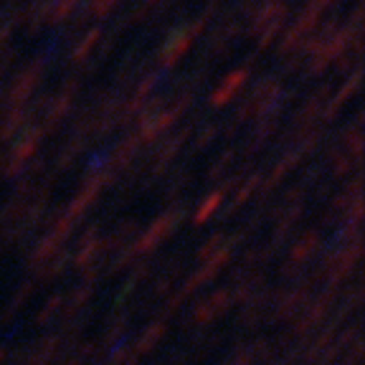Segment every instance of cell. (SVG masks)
I'll list each match as a JSON object with an SVG mask.
<instances>
[{"instance_id": "7402d4cb", "label": "cell", "mask_w": 365, "mask_h": 365, "mask_svg": "<svg viewBox=\"0 0 365 365\" xmlns=\"http://www.w3.org/2000/svg\"><path fill=\"white\" fill-rule=\"evenodd\" d=\"M224 244H226V236L224 234H213L211 239H208V241L198 249V259L200 261H208L213 256V254L218 251V249L224 246Z\"/></svg>"}, {"instance_id": "5bb4252c", "label": "cell", "mask_w": 365, "mask_h": 365, "mask_svg": "<svg viewBox=\"0 0 365 365\" xmlns=\"http://www.w3.org/2000/svg\"><path fill=\"white\" fill-rule=\"evenodd\" d=\"M224 190L218 188V190H213L211 195H206V198H203V203H200L198 206V211H195V216H193V224L195 226H203V224H208V221H211V216L213 213L218 211V206H221V203H224Z\"/></svg>"}, {"instance_id": "ba28073f", "label": "cell", "mask_w": 365, "mask_h": 365, "mask_svg": "<svg viewBox=\"0 0 365 365\" xmlns=\"http://www.w3.org/2000/svg\"><path fill=\"white\" fill-rule=\"evenodd\" d=\"M38 287H41V284L36 282V279H28V282L21 284V287L16 289V295L11 297V302L6 305L3 315H0V322H11V320L16 317V315L21 312V310H23V305L31 300V297H33V292H36Z\"/></svg>"}, {"instance_id": "d6986e66", "label": "cell", "mask_w": 365, "mask_h": 365, "mask_svg": "<svg viewBox=\"0 0 365 365\" xmlns=\"http://www.w3.org/2000/svg\"><path fill=\"white\" fill-rule=\"evenodd\" d=\"M300 158H302V153L287 155V158H284L282 163H279V165L274 168V170H271V175H269V180H266V188H264V190H271L274 185H277V182H282V178L287 175V173L297 165V160H300Z\"/></svg>"}, {"instance_id": "f546056e", "label": "cell", "mask_w": 365, "mask_h": 365, "mask_svg": "<svg viewBox=\"0 0 365 365\" xmlns=\"http://www.w3.org/2000/svg\"><path fill=\"white\" fill-rule=\"evenodd\" d=\"M6 355H8V350H6V348H3V345H0V365L6 363Z\"/></svg>"}, {"instance_id": "44dd1931", "label": "cell", "mask_w": 365, "mask_h": 365, "mask_svg": "<svg viewBox=\"0 0 365 365\" xmlns=\"http://www.w3.org/2000/svg\"><path fill=\"white\" fill-rule=\"evenodd\" d=\"M23 119H26V114L21 112V109H13V112L6 117V122L0 124V140H11V137L23 127Z\"/></svg>"}, {"instance_id": "f1b7e54d", "label": "cell", "mask_w": 365, "mask_h": 365, "mask_svg": "<svg viewBox=\"0 0 365 365\" xmlns=\"http://www.w3.org/2000/svg\"><path fill=\"white\" fill-rule=\"evenodd\" d=\"M213 135H216V127H213V124H208V127H206V130H203V132H200V137H198V145H195V148H206V145H208V142H211V137Z\"/></svg>"}, {"instance_id": "83f0119b", "label": "cell", "mask_w": 365, "mask_h": 365, "mask_svg": "<svg viewBox=\"0 0 365 365\" xmlns=\"http://www.w3.org/2000/svg\"><path fill=\"white\" fill-rule=\"evenodd\" d=\"M185 180H188V175H185V173H180V175H175V178H173L170 188H168V198H173V195H175L178 190H180L182 185H185Z\"/></svg>"}, {"instance_id": "277c9868", "label": "cell", "mask_w": 365, "mask_h": 365, "mask_svg": "<svg viewBox=\"0 0 365 365\" xmlns=\"http://www.w3.org/2000/svg\"><path fill=\"white\" fill-rule=\"evenodd\" d=\"M127 327H130V317H127L124 312L109 315L104 332H102V340L97 342V348H99L102 353H104V350H112L114 345H119V342L124 340V335H127Z\"/></svg>"}, {"instance_id": "4fadbf2b", "label": "cell", "mask_w": 365, "mask_h": 365, "mask_svg": "<svg viewBox=\"0 0 365 365\" xmlns=\"http://www.w3.org/2000/svg\"><path fill=\"white\" fill-rule=\"evenodd\" d=\"M360 305H363V287H360V282H355V284H350V287H345V297H342L335 320L342 322V320L348 317V315H353Z\"/></svg>"}, {"instance_id": "7a4b0ae2", "label": "cell", "mask_w": 365, "mask_h": 365, "mask_svg": "<svg viewBox=\"0 0 365 365\" xmlns=\"http://www.w3.org/2000/svg\"><path fill=\"white\" fill-rule=\"evenodd\" d=\"M182 218H185V206H173V208H168L160 218H155L153 224H150V229L142 236H137L135 244H132V249H135L137 256L155 251L160 244L165 241L168 236L175 234V229L180 226Z\"/></svg>"}, {"instance_id": "4316f807", "label": "cell", "mask_w": 365, "mask_h": 365, "mask_svg": "<svg viewBox=\"0 0 365 365\" xmlns=\"http://www.w3.org/2000/svg\"><path fill=\"white\" fill-rule=\"evenodd\" d=\"M117 3V0H94V16H107V13L112 11V6Z\"/></svg>"}, {"instance_id": "8992f818", "label": "cell", "mask_w": 365, "mask_h": 365, "mask_svg": "<svg viewBox=\"0 0 365 365\" xmlns=\"http://www.w3.org/2000/svg\"><path fill=\"white\" fill-rule=\"evenodd\" d=\"M320 246H322V239H320L317 231H307L300 241L292 244L287 261H292V264H300V266H307V264H310V259H312L315 254H317Z\"/></svg>"}, {"instance_id": "2e32d148", "label": "cell", "mask_w": 365, "mask_h": 365, "mask_svg": "<svg viewBox=\"0 0 365 365\" xmlns=\"http://www.w3.org/2000/svg\"><path fill=\"white\" fill-rule=\"evenodd\" d=\"M61 307H64V295H61V292H56V295L48 297L46 305L38 310V315H36V325L46 327V325L51 322L56 315H61Z\"/></svg>"}, {"instance_id": "9c48e42d", "label": "cell", "mask_w": 365, "mask_h": 365, "mask_svg": "<svg viewBox=\"0 0 365 365\" xmlns=\"http://www.w3.org/2000/svg\"><path fill=\"white\" fill-rule=\"evenodd\" d=\"M246 77H249L246 69H239V71H234V74H229L226 82L221 84V89L213 94V104L218 107V104H226L229 99H234V97L239 94V89L244 87V82H246Z\"/></svg>"}, {"instance_id": "603a6c76", "label": "cell", "mask_w": 365, "mask_h": 365, "mask_svg": "<svg viewBox=\"0 0 365 365\" xmlns=\"http://www.w3.org/2000/svg\"><path fill=\"white\" fill-rule=\"evenodd\" d=\"M185 300H188V297L180 295V292H175V295H173V297H168V300L163 302V307H160V312H158L160 317H158V320H163V322H165V320L170 317V315H175L178 310H180L182 302H185Z\"/></svg>"}, {"instance_id": "9a60e30c", "label": "cell", "mask_w": 365, "mask_h": 365, "mask_svg": "<svg viewBox=\"0 0 365 365\" xmlns=\"http://www.w3.org/2000/svg\"><path fill=\"white\" fill-rule=\"evenodd\" d=\"M137 148H140V140H137V137H130L127 142H122V145H119V148L114 150V155H112V168H114V170L130 165L132 158H135V153H137Z\"/></svg>"}, {"instance_id": "8fae6325", "label": "cell", "mask_w": 365, "mask_h": 365, "mask_svg": "<svg viewBox=\"0 0 365 365\" xmlns=\"http://www.w3.org/2000/svg\"><path fill=\"white\" fill-rule=\"evenodd\" d=\"M185 137H188V132H180V135H175L173 140L163 142V148H160V153L155 155V165H153V178H158L160 173L165 170L168 163H170L173 158L178 155V150H180V145L185 142Z\"/></svg>"}, {"instance_id": "484cf974", "label": "cell", "mask_w": 365, "mask_h": 365, "mask_svg": "<svg viewBox=\"0 0 365 365\" xmlns=\"http://www.w3.org/2000/svg\"><path fill=\"white\" fill-rule=\"evenodd\" d=\"M97 38H99V33H97V31H92V33L87 36V38H84V46H79V51H77V59H84V56H87L89 53V48L94 46V41Z\"/></svg>"}, {"instance_id": "e0dca14e", "label": "cell", "mask_w": 365, "mask_h": 365, "mask_svg": "<svg viewBox=\"0 0 365 365\" xmlns=\"http://www.w3.org/2000/svg\"><path fill=\"white\" fill-rule=\"evenodd\" d=\"M221 340H224V335H218V332H211L208 337H198V340H193V353H190L188 358H193V360L208 358V355L221 345Z\"/></svg>"}, {"instance_id": "52a82bcc", "label": "cell", "mask_w": 365, "mask_h": 365, "mask_svg": "<svg viewBox=\"0 0 365 365\" xmlns=\"http://www.w3.org/2000/svg\"><path fill=\"white\" fill-rule=\"evenodd\" d=\"M165 335H168V322H163V320H155V322H150L148 327L142 330V335L137 337L135 348H132V350H135L137 358H142V355H148L155 345H160Z\"/></svg>"}, {"instance_id": "5b68a950", "label": "cell", "mask_w": 365, "mask_h": 365, "mask_svg": "<svg viewBox=\"0 0 365 365\" xmlns=\"http://www.w3.org/2000/svg\"><path fill=\"white\" fill-rule=\"evenodd\" d=\"M200 28H203V23L188 26V28L178 31V33L173 36L170 41H168L165 51H163V59H165V64H168V66H173L178 59H180L182 53L188 51V48H190V43L195 41V36H198V31H200Z\"/></svg>"}, {"instance_id": "d4e9b609", "label": "cell", "mask_w": 365, "mask_h": 365, "mask_svg": "<svg viewBox=\"0 0 365 365\" xmlns=\"http://www.w3.org/2000/svg\"><path fill=\"white\" fill-rule=\"evenodd\" d=\"M74 3H77V0H56V3H53V21H61V18H66L69 16V11L71 8H74Z\"/></svg>"}, {"instance_id": "3957f363", "label": "cell", "mask_w": 365, "mask_h": 365, "mask_svg": "<svg viewBox=\"0 0 365 365\" xmlns=\"http://www.w3.org/2000/svg\"><path fill=\"white\" fill-rule=\"evenodd\" d=\"M284 6L282 0H269L264 6V11L259 13V21H256V31H259L261 43H269V38L282 28V18H284Z\"/></svg>"}, {"instance_id": "6da1fadb", "label": "cell", "mask_w": 365, "mask_h": 365, "mask_svg": "<svg viewBox=\"0 0 365 365\" xmlns=\"http://www.w3.org/2000/svg\"><path fill=\"white\" fill-rule=\"evenodd\" d=\"M234 300H231V289L229 287H221L216 292L206 297V300H198L193 307H190V312L185 315V320L180 322V330H190V327H211L216 320H221L226 312L231 310Z\"/></svg>"}, {"instance_id": "ac0fdd59", "label": "cell", "mask_w": 365, "mask_h": 365, "mask_svg": "<svg viewBox=\"0 0 365 365\" xmlns=\"http://www.w3.org/2000/svg\"><path fill=\"white\" fill-rule=\"evenodd\" d=\"M259 180H261L259 175H254V178H249V180L244 182V188H239V190H236L234 200H231V206L226 208V216H231V213H236V211H239V208L244 206V203H246L249 198H251V193H254V190L259 188Z\"/></svg>"}, {"instance_id": "cb8c5ba5", "label": "cell", "mask_w": 365, "mask_h": 365, "mask_svg": "<svg viewBox=\"0 0 365 365\" xmlns=\"http://www.w3.org/2000/svg\"><path fill=\"white\" fill-rule=\"evenodd\" d=\"M231 158H234V153H226V155H221V158L213 163V168L208 170V180H218V175H221V170H226L229 168V163H231Z\"/></svg>"}, {"instance_id": "7c38bea8", "label": "cell", "mask_w": 365, "mask_h": 365, "mask_svg": "<svg viewBox=\"0 0 365 365\" xmlns=\"http://www.w3.org/2000/svg\"><path fill=\"white\" fill-rule=\"evenodd\" d=\"M150 271H153V264H150L148 259L137 261L135 269H132V271H130V277H127V282H124V287L119 289V295H117V305H119V307H122V302L127 300V297H130L132 292H135L137 284L145 282V279L150 277Z\"/></svg>"}, {"instance_id": "30bf717a", "label": "cell", "mask_w": 365, "mask_h": 365, "mask_svg": "<svg viewBox=\"0 0 365 365\" xmlns=\"http://www.w3.org/2000/svg\"><path fill=\"white\" fill-rule=\"evenodd\" d=\"M36 84H38V66H31L28 71H26L23 77L18 79L16 87L11 89V94H8V99H11V104H23L26 99L31 97V92L36 89Z\"/></svg>"}, {"instance_id": "ffe728a7", "label": "cell", "mask_w": 365, "mask_h": 365, "mask_svg": "<svg viewBox=\"0 0 365 365\" xmlns=\"http://www.w3.org/2000/svg\"><path fill=\"white\" fill-rule=\"evenodd\" d=\"M135 256H137V254H135V249H132V246L119 249V251L112 256V261H109V269H107V274H109V277L119 274V271L127 269V266H130L132 261H135Z\"/></svg>"}]
</instances>
